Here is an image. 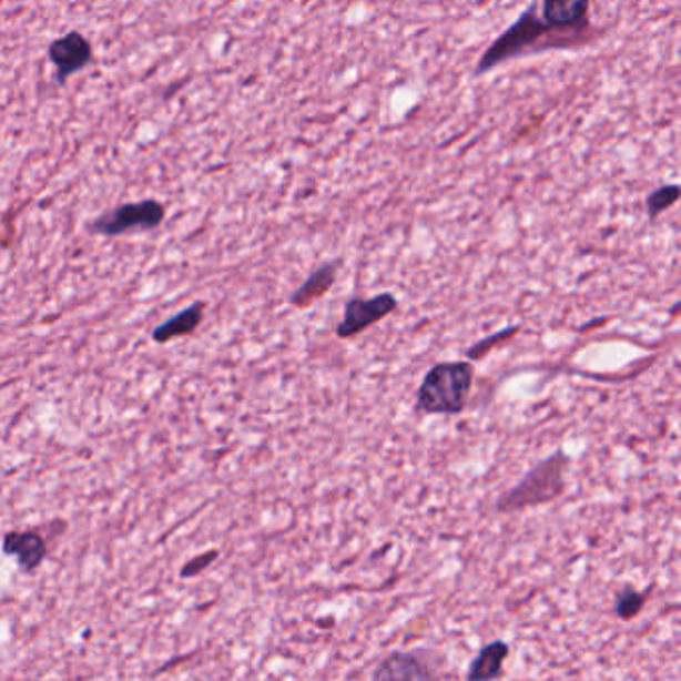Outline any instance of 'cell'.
Returning a JSON list of instances; mask_svg holds the SVG:
<instances>
[{
  "mask_svg": "<svg viewBox=\"0 0 681 681\" xmlns=\"http://www.w3.org/2000/svg\"><path fill=\"white\" fill-rule=\"evenodd\" d=\"M558 49H576L573 42L561 32L551 29L538 11V2H531L516 21L511 22L486 51L481 52L476 62L474 77L480 79L500 69L506 62L516 61L533 52L558 51Z\"/></svg>",
  "mask_w": 681,
  "mask_h": 681,
  "instance_id": "cell-1",
  "label": "cell"
},
{
  "mask_svg": "<svg viewBox=\"0 0 681 681\" xmlns=\"http://www.w3.org/2000/svg\"><path fill=\"white\" fill-rule=\"evenodd\" d=\"M570 466V458L558 450L548 456L546 460L533 466L520 484H516L510 491L501 494L496 501V510L500 514H516L543 504H553L566 494V470Z\"/></svg>",
  "mask_w": 681,
  "mask_h": 681,
  "instance_id": "cell-2",
  "label": "cell"
},
{
  "mask_svg": "<svg viewBox=\"0 0 681 681\" xmlns=\"http://www.w3.org/2000/svg\"><path fill=\"white\" fill-rule=\"evenodd\" d=\"M471 384V362H440L421 380L418 408L426 414H461L470 400Z\"/></svg>",
  "mask_w": 681,
  "mask_h": 681,
  "instance_id": "cell-3",
  "label": "cell"
},
{
  "mask_svg": "<svg viewBox=\"0 0 681 681\" xmlns=\"http://www.w3.org/2000/svg\"><path fill=\"white\" fill-rule=\"evenodd\" d=\"M166 214H169L166 204L156 199L124 202L104 212L99 218H94L89 228L92 234H99L104 238H119L126 234L161 228L162 222L166 221Z\"/></svg>",
  "mask_w": 681,
  "mask_h": 681,
  "instance_id": "cell-4",
  "label": "cell"
},
{
  "mask_svg": "<svg viewBox=\"0 0 681 681\" xmlns=\"http://www.w3.org/2000/svg\"><path fill=\"white\" fill-rule=\"evenodd\" d=\"M538 4L541 19L568 37L576 49L598 37L591 27V0H540Z\"/></svg>",
  "mask_w": 681,
  "mask_h": 681,
  "instance_id": "cell-5",
  "label": "cell"
},
{
  "mask_svg": "<svg viewBox=\"0 0 681 681\" xmlns=\"http://www.w3.org/2000/svg\"><path fill=\"white\" fill-rule=\"evenodd\" d=\"M47 57L54 71V81L62 87L71 81L72 77L91 67L94 62V44L84 32H64L49 44Z\"/></svg>",
  "mask_w": 681,
  "mask_h": 681,
  "instance_id": "cell-6",
  "label": "cell"
},
{
  "mask_svg": "<svg viewBox=\"0 0 681 681\" xmlns=\"http://www.w3.org/2000/svg\"><path fill=\"white\" fill-rule=\"evenodd\" d=\"M398 308V298L392 292H382L372 298H352L344 306V318L336 326V336L348 340L368 331L374 324L388 318Z\"/></svg>",
  "mask_w": 681,
  "mask_h": 681,
  "instance_id": "cell-7",
  "label": "cell"
},
{
  "mask_svg": "<svg viewBox=\"0 0 681 681\" xmlns=\"http://www.w3.org/2000/svg\"><path fill=\"white\" fill-rule=\"evenodd\" d=\"M374 680H434L436 673L416 653L394 651L372 673Z\"/></svg>",
  "mask_w": 681,
  "mask_h": 681,
  "instance_id": "cell-8",
  "label": "cell"
},
{
  "mask_svg": "<svg viewBox=\"0 0 681 681\" xmlns=\"http://www.w3.org/2000/svg\"><path fill=\"white\" fill-rule=\"evenodd\" d=\"M2 551L17 558L22 570L32 571L47 558V541L37 531H11L4 536Z\"/></svg>",
  "mask_w": 681,
  "mask_h": 681,
  "instance_id": "cell-9",
  "label": "cell"
},
{
  "mask_svg": "<svg viewBox=\"0 0 681 681\" xmlns=\"http://www.w3.org/2000/svg\"><path fill=\"white\" fill-rule=\"evenodd\" d=\"M338 271H340V261L322 264L321 268L312 272L298 291L292 292V306L294 308H308L314 302L324 298L338 278Z\"/></svg>",
  "mask_w": 681,
  "mask_h": 681,
  "instance_id": "cell-10",
  "label": "cell"
},
{
  "mask_svg": "<svg viewBox=\"0 0 681 681\" xmlns=\"http://www.w3.org/2000/svg\"><path fill=\"white\" fill-rule=\"evenodd\" d=\"M510 655V646L506 641H491L481 648L480 653L471 661L468 680H498L504 673V661Z\"/></svg>",
  "mask_w": 681,
  "mask_h": 681,
  "instance_id": "cell-11",
  "label": "cell"
},
{
  "mask_svg": "<svg viewBox=\"0 0 681 681\" xmlns=\"http://www.w3.org/2000/svg\"><path fill=\"white\" fill-rule=\"evenodd\" d=\"M202 318H204V304L196 302L179 312L176 316H172L171 321L161 324L156 331L152 332V338L159 344H164V342H171L181 336H189L201 326Z\"/></svg>",
  "mask_w": 681,
  "mask_h": 681,
  "instance_id": "cell-12",
  "label": "cell"
},
{
  "mask_svg": "<svg viewBox=\"0 0 681 681\" xmlns=\"http://www.w3.org/2000/svg\"><path fill=\"white\" fill-rule=\"evenodd\" d=\"M680 186L678 184H663L660 189L650 192L646 199V212L650 218H658L663 212L670 211L680 201Z\"/></svg>",
  "mask_w": 681,
  "mask_h": 681,
  "instance_id": "cell-13",
  "label": "cell"
},
{
  "mask_svg": "<svg viewBox=\"0 0 681 681\" xmlns=\"http://www.w3.org/2000/svg\"><path fill=\"white\" fill-rule=\"evenodd\" d=\"M643 608H646V593L643 591L626 588L616 598V616L620 620L630 621L638 618Z\"/></svg>",
  "mask_w": 681,
  "mask_h": 681,
  "instance_id": "cell-14",
  "label": "cell"
},
{
  "mask_svg": "<svg viewBox=\"0 0 681 681\" xmlns=\"http://www.w3.org/2000/svg\"><path fill=\"white\" fill-rule=\"evenodd\" d=\"M521 331V326H511V328H506V331L496 332V334H491L488 338H484V340L478 342V344H474L470 350L466 352V356H468V360H481V358H486L488 356V352L494 350V348H498L501 346L504 342L511 340L518 332Z\"/></svg>",
  "mask_w": 681,
  "mask_h": 681,
  "instance_id": "cell-15",
  "label": "cell"
},
{
  "mask_svg": "<svg viewBox=\"0 0 681 681\" xmlns=\"http://www.w3.org/2000/svg\"><path fill=\"white\" fill-rule=\"evenodd\" d=\"M216 558H218V551H206V553H202V556L194 558V560L189 561V563L184 566L182 576H184V578H191V576L201 573V571L206 570Z\"/></svg>",
  "mask_w": 681,
  "mask_h": 681,
  "instance_id": "cell-16",
  "label": "cell"
},
{
  "mask_svg": "<svg viewBox=\"0 0 681 681\" xmlns=\"http://www.w3.org/2000/svg\"><path fill=\"white\" fill-rule=\"evenodd\" d=\"M680 311V304H675L673 308H671V316H675V312Z\"/></svg>",
  "mask_w": 681,
  "mask_h": 681,
  "instance_id": "cell-17",
  "label": "cell"
}]
</instances>
